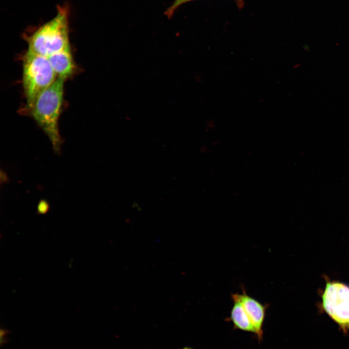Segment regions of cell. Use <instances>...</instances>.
<instances>
[{"mask_svg":"<svg viewBox=\"0 0 349 349\" xmlns=\"http://www.w3.org/2000/svg\"><path fill=\"white\" fill-rule=\"evenodd\" d=\"M192 0H174L172 5L165 11V15L170 18L176 9L182 4Z\"/></svg>","mask_w":349,"mask_h":349,"instance_id":"cell-8","label":"cell"},{"mask_svg":"<svg viewBox=\"0 0 349 349\" xmlns=\"http://www.w3.org/2000/svg\"><path fill=\"white\" fill-rule=\"evenodd\" d=\"M69 13L66 6H58L52 19L26 36L28 49L47 57L70 46Z\"/></svg>","mask_w":349,"mask_h":349,"instance_id":"cell-2","label":"cell"},{"mask_svg":"<svg viewBox=\"0 0 349 349\" xmlns=\"http://www.w3.org/2000/svg\"><path fill=\"white\" fill-rule=\"evenodd\" d=\"M231 298L236 299L241 303L255 328L258 341L261 342L263 339L262 327L268 304H264L248 295L244 287L242 288V293H233Z\"/></svg>","mask_w":349,"mask_h":349,"instance_id":"cell-5","label":"cell"},{"mask_svg":"<svg viewBox=\"0 0 349 349\" xmlns=\"http://www.w3.org/2000/svg\"><path fill=\"white\" fill-rule=\"evenodd\" d=\"M47 58L57 78L65 80L73 74L75 65L70 46Z\"/></svg>","mask_w":349,"mask_h":349,"instance_id":"cell-6","label":"cell"},{"mask_svg":"<svg viewBox=\"0 0 349 349\" xmlns=\"http://www.w3.org/2000/svg\"><path fill=\"white\" fill-rule=\"evenodd\" d=\"M0 344L2 345L7 342L6 334L8 333V331L6 330L1 329L0 330Z\"/></svg>","mask_w":349,"mask_h":349,"instance_id":"cell-9","label":"cell"},{"mask_svg":"<svg viewBox=\"0 0 349 349\" xmlns=\"http://www.w3.org/2000/svg\"><path fill=\"white\" fill-rule=\"evenodd\" d=\"M22 86L29 107L57 78L47 57L27 49L23 57Z\"/></svg>","mask_w":349,"mask_h":349,"instance_id":"cell-3","label":"cell"},{"mask_svg":"<svg viewBox=\"0 0 349 349\" xmlns=\"http://www.w3.org/2000/svg\"><path fill=\"white\" fill-rule=\"evenodd\" d=\"M65 80L57 78L26 110L50 140L55 152L61 151L62 140L59 120L63 101Z\"/></svg>","mask_w":349,"mask_h":349,"instance_id":"cell-1","label":"cell"},{"mask_svg":"<svg viewBox=\"0 0 349 349\" xmlns=\"http://www.w3.org/2000/svg\"><path fill=\"white\" fill-rule=\"evenodd\" d=\"M322 307L344 333L349 331V286L343 283L327 282L322 294Z\"/></svg>","mask_w":349,"mask_h":349,"instance_id":"cell-4","label":"cell"},{"mask_svg":"<svg viewBox=\"0 0 349 349\" xmlns=\"http://www.w3.org/2000/svg\"><path fill=\"white\" fill-rule=\"evenodd\" d=\"M233 305L230 315L227 319L231 321L234 329L251 332L256 334L255 328L241 303L236 299H232Z\"/></svg>","mask_w":349,"mask_h":349,"instance_id":"cell-7","label":"cell"}]
</instances>
